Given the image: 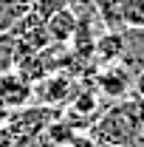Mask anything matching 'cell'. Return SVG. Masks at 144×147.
Returning a JSON list of instances; mask_svg holds the SVG:
<instances>
[{"mask_svg": "<svg viewBox=\"0 0 144 147\" xmlns=\"http://www.w3.org/2000/svg\"><path fill=\"white\" fill-rule=\"evenodd\" d=\"M31 11V0H0V34H9Z\"/></svg>", "mask_w": 144, "mask_h": 147, "instance_id": "obj_7", "label": "cell"}, {"mask_svg": "<svg viewBox=\"0 0 144 147\" xmlns=\"http://www.w3.org/2000/svg\"><path fill=\"white\" fill-rule=\"evenodd\" d=\"M96 93H102L110 102H119L133 93V74L127 71L122 62H110V65H99V71L93 76Z\"/></svg>", "mask_w": 144, "mask_h": 147, "instance_id": "obj_3", "label": "cell"}, {"mask_svg": "<svg viewBox=\"0 0 144 147\" xmlns=\"http://www.w3.org/2000/svg\"><path fill=\"white\" fill-rule=\"evenodd\" d=\"M124 28H144V0H122Z\"/></svg>", "mask_w": 144, "mask_h": 147, "instance_id": "obj_9", "label": "cell"}, {"mask_svg": "<svg viewBox=\"0 0 144 147\" xmlns=\"http://www.w3.org/2000/svg\"><path fill=\"white\" fill-rule=\"evenodd\" d=\"M76 88V82H73L71 74L65 71H54V74H45L42 79H37L34 85H31V99L37 102H42L45 108H57V105H62V102H68Z\"/></svg>", "mask_w": 144, "mask_h": 147, "instance_id": "obj_2", "label": "cell"}, {"mask_svg": "<svg viewBox=\"0 0 144 147\" xmlns=\"http://www.w3.org/2000/svg\"><path fill=\"white\" fill-rule=\"evenodd\" d=\"M133 93L144 99V68H141L139 74H136V76H133Z\"/></svg>", "mask_w": 144, "mask_h": 147, "instance_id": "obj_12", "label": "cell"}, {"mask_svg": "<svg viewBox=\"0 0 144 147\" xmlns=\"http://www.w3.org/2000/svg\"><path fill=\"white\" fill-rule=\"evenodd\" d=\"M31 102V82L14 68L0 74V105L6 110H20Z\"/></svg>", "mask_w": 144, "mask_h": 147, "instance_id": "obj_4", "label": "cell"}, {"mask_svg": "<svg viewBox=\"0 0 144 147\" xmlns=\"http://www.w3.org/2000/svg\"><path fill=\"white\" fill-rule=\"evenodd\" d=\"M0 147H17V139L9 130V125H0Z\"/></svg>", "mask_w": 144, "mask_h": 147, "instance_id": "obj_11", "label": "cell"}, {"mask_svg": "<svg viewBox=\"0 0 144 147\" xmlns=\"http://www.w3.org/2000/svg\"><path fill=\"white\" fill-rule=\"evenodd\" d=\"M96 14L102 20L105 31H124V23H122V0H90Z\"/></svg>", "mask_w": 144, "mask_h": 147, "instance_id": "obj_8", "label": "cell"}, {"mask_svg": "<svg viewBox=\"0 0 144 147\" xmlns=\"http://www.w3.org/2000/svg\"><path fill=\"white\" fill-rule=\"evenodd\" d=\"M6 122H9V110L0 105V125H6Z\"/></svg>", "mask_w": 144, "mask_h": 147, "instance_id": "obj_14", "label": "cell"}, {"mask_svg": "<svg viewBox=\"0 0 144 147\" xmlns=\"http://www.w3.org/2000/svg\"><path fill=\"white\" fill-rule=\"evenodd\" d=\"M99 147H119V144H99Z\"/></svg>", "mask_w": 144, "mask_h": 147, "instance_id": "obj_15", "label": "cell"}, {"mask_svg": "<svg viewBox=\"0 0 144 147\" xmlns=\"http://www.w3.org/2000/svg\"><path fill=\"white\" fill-rule=\"evenodd\" d=\"M45 31H48L51 42L68 45L73 31H76V14H73V9L71 6H62V9H57L54 14H48L45 17Z\"/></svg>", "mask_w": 144, "mask_h": 147, "instance_id": "obj_5", "label": "cell"}, {"mask_svg": "<svg viewBox=\"0 0 144 147\" xmlns=\"http://www.w3.org/2000/svg\"><path fill=\"white\" fill-rule=\"evenodd\" d=\"M122 51H124V31H102L96 37V42H93V62H96V68L119 62Z\"/></svg>", "mask_w": 144, "mask_h": 147, "instance_id": "obj_6", "label": "cell"}, {"mask_svg": "<svg viewBox=\"0 0 144 147\" xmlns=\"http://www.w3.org/2000/svg\"><path fill=\"white\" fill-rule=\"evenodd\" d=\"M14 54H17V40L9 34H0V74L14 68Z\"/></svg>", "mask_w": 144, "mask_h": 147, "instance_id": "obj_10", "label": "cell"}, {"mask_svg": "<svg viewBox=\"0 0 144 147\" xmlns=\"http://www.w3.org/2000/svg\"><path fill=\"white\" fill-rule=\"evenodd\" d=\"M141 125H144V99L130 93L124 99H119L116 105H110L105 113L96 116V122L90 125V136L96 144L130 147L136 130Z\"/></svg>", "mask_w": 144, "mask_h": 147, "instance_id": "obj_1", "label": "cell"}, {"mask_svg": "<svg viewBox=\"0 0 144 147\" xmlns=\"http://www.w3.org/2000/svg\"><path fill=\"white\" fill-rule=\"evenodd\" d=\"M130 147H144V125L136 130V136H133V144Z\"/></svg>", "mask_w": 144, "mask_h": 147, "instance_id": "obj_13", "label": "cell"}]
</instances>
